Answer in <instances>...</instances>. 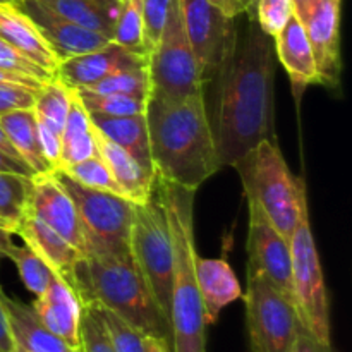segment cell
<instances>
[{
  "instance_id": "cell-1",
  "label": "cell",
  "mask_w": 352,
  "mask_h": 352,
  "mask_svg": "<svg viewBox=\"0 0 352 352\" xmlns=\"http://www.w3.org/2000/svg\"><path fill=\"white\" fill-rule=\"evenodd\" d=\"M237 30L229 57L212 79L208 113L219 168L234 167L263 140H274V38L254 16Z\"/></svg>"
},
{
  "instance_id": "cell-2",
  "label": "cell",
  "mask_w": 352,
  "mask_h": 352,
  "mask_svg": "<svg viewBox=\"0 0 352 352\" xmlns=\"http://www.w3.org/2000/svg\"><path fill=\"white\" fill-rule=\"evenodd\" d=\"M144 117L157 181L196 191L220 170L205 89L184 98L150 95Z\"/></svg>"
},
{
  "instance_id": "cell-3",
  "label": "cell",
  "mask_w": 352,
  "mask_h": 352,
  "mask_svg": "<svg viewBox=\"0 0 352 352\" xmlns=\"http://www.w3.org/2000/svg\"><path fill=\"white\" fill-rule=\"evenodd\" d=\"M155 191L167 213L174 246V272L168 308L172 352H206L208 323L196 280V191L162 181H157Z\"/></svg>"
},
{
  "instance_id": "cell-4",
  "label": "cell",
  "mask_w": 352,
  "mask_h": 352,
  "mask_svg": "<svg viewBox=\"0 0 352 352\" xmlns=\"http://www.w3.org/2000/svg\"><path fill=\"white\" fill-rule=\"evenodd\" d=\"M74 291L81 302H96L150 337L170 342V323L129 256L88 254L76 267Z\"/></svg>"
},
{
  "instance_id": "cell-5",
  "label": "cell",
  "mask_w": 352,
  "mask_h": 352,
  "mask_svg": "<svg viewBox=\"0 0 352 352\" xmlns=\"http://www.w3.org/2000/svg\"><path fill=\"white\" fill-rule=\"evenodd\" d=\"M248 201L263 210L275 229L291 239L306 184L289 168L275 140H263L236 165Z\"/></svg>"
},
{
  "instance_id": "cell-6",
  "label": "cell",
  "mask_w": 352,
  "mask_h": 352,
  "mask_svg": "<svg viewBox=\"0 0 352 352\" xmlns=\"http://www.w3.org/2000/svg\"><path fill=\"white\" fill-rule=\"evenodd\" d=\"M291 253L292 305L299 322L308 336H311L327 352H332L329 292L309 223L308 196L301 199L298 222L291 236Z\"/></svg>"
},
{
  "instance_id": "cell-7",
  "label": "cell",
  "mask_w": 352,
  "mask_h": 352,
  "mask_svg": "<svg viewBox=\"0 0 352 352\" xmlns=\"http://www.w3.org/2000/svg\"><path fill=\"white\" fill-rule=\"evenodd\" d=\"M55 177L78 208L88 239V254L129 256L134 203L120 195L85 188L62 170H55Z\"/></svg>"
},
{
  "instance_id": "cell-8",
  "label": "cell",
  "mask_w": 352,
  "mask_h": 352,
  "mask_svg": "<svg viewBox=\"0 0 352 352\" xmlns=\"http://www.w3.org/2000/svg\"><path fill=\"white\" fill-rule=\"evenodd\" d=\"M131 254L155 301L168 320L174 246L167 213L157 191L148 201L134 205Z\"/></svg>"
},
{
  "instance_id": "cell-9",
  "label": "cell",
  "mask_w": 352,
  "mask_h": 352,
  "mask_svg": "<svg viewBox=\"0 0 352 352\" xmlns=\"http://www.w3.org/2000/svg\"><path fill=\"white\" fill-rule=\"evenodd\" d=\"M150 95L184 98L205 89L184 30L179 0H170L160 38L146 55Z\"/></svg>"
},
{
  "instance_id": "cell-10",
  "label": "cell",
  "mask_w": 352,
  "mask_h": 352,
  "mask_svg": "<svg viewBox=\"0 0 352 352\" xmlns=\"http://www.w3.org/2000/svg\"><path fill=\"white\" fill-rule=\"evenodd\" d=\"M244 305L251 352H289L305 332L291 299L258 272L248 270Z\"/></svg>"
},
{
  "instance_id": "cell-11",
  "label": "cell",
  "mask_w": 352,
  "mask_h": 352,
  "mask_svg": "<svg viewBox=\"0 0 352 352\" xmlns=\"http://www.w3.org/2000/svg\"><path fill=\"white\" fill-rule=\"evenodd\" d=\"M182 21L203 86L208 85L237 38L236 17H229L208 0H179Z\"/></svg>"
},
{
  "instance_id": "cell-12",
  "label": "cell",
  "mask_w": 352,
  "mask_h": 352,
  "mask_svg": "<svg viewBox=\"0 0 352 352\" xmlns=\"http://www.w3.org/2000/svg\"><path fill=\"white\" fill-rule=\"evenodd\" d=\"M340 9L342 0H292V12L308 36L320 85L340 81Z\"/></svg>"
},
{
  "instance_id": "cell-13",
  "label": "cell",
  "mask_w": 352,
  "mask_h": 352,
  "mask_svg": "<svg viewBox=\"0 0 352 352\" xmlns=\"http://www.w3.org/2000/svg\"><path fill=\"white\" fill-rule=\"evenodd\" d=\"M250 226H248V270L267 277L278 291L292 301L291 239L278 232L263 210L248 201Z\"/></svg>"
},
{
  "instance_id": "cell-14",
  "label": "cell",
  "mask_w": 352,
  "mask_h": 352,
  "mask_svg": "<svg viewBox=\"0 0 352 352\" xmlns=\"http://www.w3.org/2000/svg\"><path fill=\"white\" fill-rule=\"evenodd\" d=\"M28 210L69 241L82 256H88V239L81 217L69 192L55 177V172L33 175Z\"/></svg>"
},
{
  "instance_id": "cell-15",
  "label": "cell",
  "mask_w": 352,
  "mask_h": 352,
  "mask_svg": "<svg viewBox=\"0 0 352 352\" xmlns=\"http://www.w3.org/2000/svg\"><path fill=\"white\" fill-rule=\"evenodd\" d=\"M17 9L26 14L54 52L58 64L76 55L93 52L109 43V38L64 19L38 0H17Z\"/></svg>"
},
{
  "instance_id": "cell-16",
  "label": "cell",
  "mask_w": 352,
  "mask_h": 352,
  "mask_svg": "<svg viewBox=\"0 0 352 352\" xmlns=\"http://www.w3.org/2000/svg\"><path fill=\"white\" fill-rule=\"evenodd\" d=\"M30 308L45 329L69 346L81 349L82 302L67 280L55 275Z\"/></svg>"
},
{
  "instance_id": "cell-17",
  "label": "cell",
  "mask_w": 352,
  "mask_h": 352,
  "mask_svg": "<svg viewBox=\"0 0 352 352\" xmlns=\"http://www.w3.org/2000/svg\"><path fill=\"white\" fill-rule=\"evenodd\" d=\"M146 64V58L134 55L120 45L109 41L93 52L62 60L55 78L69 89H88L120 69Z\"/></svg>"
},
{
  "instance_id": "cell-18",
  "label": "cell",
  "mask_w": 352,
  "mask_h": 352,
  "mask_svg": "<svg viewBox=\"0 0 352 352\" xmlns=\"http://www.w3.org/2000/svg\"><path fill=\"white\" fill-rule=\"evenodd\" d=\"M16 234L50 267L55 275L74 285L76 267L85 256L69 241L50 229L31 210H28L23 217Z\"/></svg>"
},
{
  "instance_id": "cell-19",
  "label": "cell",
  "mask_w": 352,
  "mask_h": 352,
  "mask_svg": "<svg viewBox=\"0 0 352 352\" xmlns=\"http://www.w3.org/2000/svg\"><path fill=\"white\" fill-rule=\"evenodd\" d=\"M96 148H98V155L112 172L117 184L122 189L124 198L133 201L134 205H140L153 196L157 175L151 168L144 167L133 155L127 153L119 144L107 140L98 131H96Z\"/></svg>"
},
{
  "instance_id": "cell-20",
  "label": "cell",
  "mask_w": 352,
  "mask_h": 352,
  "mask_svg": "<svg viewBox=\"0 0 352 352\" xmlns=\"http://www.w3.org/2000/svg\"><path fill=\"white\" fill-rule=\"evenodd\" d=\"M196 280L208 325H213L219 320L226 306L243 298V291L232 267L222 258L196 256Z\"/></svg>"
},
{
  "instance_id": "cell-21",
  "label": "cell",
  "mask_w": 352,
  "mask_h": 352,
  "mask_svg": "<svg viewBox=\"0 0 352 352\" xmlns=\"http://www.w3.org/2000/svg\"><path fill=\"white\" fill-rule=\"evenodd\" d=\"M0 40L43 67L52 76L57 74V57L33 21L16 6H0Z\"/></svg>"
},
{
  "instance_id": "cell-22",
  "label": "cell",
  "mask_w": 352,
  "mask_h": 352,
  "mask_svg": "<svg viewBox=\"0 0 352 352\" xmlns=\"http://www.w3.org/2000/svg\"><path fill=\"white\" fill-rule=\"evenodd\" d=\"M274 50L287 71L296 91H302L306 86L318 82V69L313 48L305 30L294 16L274 38Z\"/></svg>"
},
{
  "instance_id": "cell-23",
  "label": "cell",
  "mask_w": 352,
  "mask_h": 352,
  "mask_svg": "<svg viewBox=\"0 0 352 352\" xmlns=\"http://www.w3.org/2000/svg\"><path fill=\"white\" fill-rule=\"evenodd\" d=\"M3 306L9 316L10 330L21 352H81V349L69 346L65 340L45 329L33 309L9 296L2 294Z\"/></svg>"
},
{
  "instance_id": "cell-24",
  "label": "cell",
  "mask_w": 352,
  "mask_h": 352,
  "mask_svg": "<svg viewBox=\"0 0 352 352\" xmlns=\"http://www.w3.org/2000/svg\"><path fill=\"white\" fill-rule=\"evenodd\" d=\"M91 124L100 134L119 144L120 148L140 160L144 167L153 170L148 141V126L144 113L138 116H100L89 113ZM155 172V170H153Z\"/></svg>"
},
{
  "instance_id": "cell-25",
  "label": "cell",
  "mask_w": 352,
  "mask_h": 352,
  "mask_svg": "<svg viewBox=\"0 0 352 352\" xmlns=\"http://www.w3.org/2000/svg\"><path fill=\"white\" fill-rule=\"evenodd\" d=\"M64 19L112 41L120 0H38Z\"/></svg>"
},
{
  "instance_id": "cell-26",
  "label": "cell",
  "mask_w": 352,
  "mask_h": 352,
  "mask_svg": "<svg viewBox=\"0 0 352 352\" xmlns=\"http://www.w3.org/2000/svg\"><path fill=\"white\" fill-rule=\"evenodd\" d=\"M93 155H98L95 126L79 96L72 89L71 109L60 134V168L86 160Z\"/></svg>"
},
{
  "instance_id": "cell-27",
  "label": "cell",
  "mask_w": 352,
  "mask_h": 352,
  "mask_svg": "<svg viewBox=\"0 0 352 352\" xmlns=\"http://www.w3.org/2000/svg\"><path fill=\"white\" fill-rule=\"evenodd\" d=\"M0 126H2L3 133H6L7 140L10 141L14 150L30 165L34 175L54 172L41 153L33 109L14 110V112L3 113V116H0Z\"/></svg>"
},
{
  "instance_id": "cell-28",
  "label": "cell",
  "mask_w": 352,
  "mask_h": 352,
  "mask_svg": "<svg viewBox=\"0 0 352 352\" xmlns=\"http://www.w3.org/2000/svg\"><path fill=\"white\" fill-rule=\"evenodd\" d=\"M71 100L72 89L62 85L57 78L43 82L36 91V98H34V119L54 133L62 134L69 109H71Z\"/></svg>"
},
{
  "instance_id": "cell-29",
  "label": "cell",
  "mask_w": 352,
  "mask_h": 352,
  "mask_svg": "<svg viewBox=\"0 0 352 352\" xmlns=\"http://www.w3.org/2000/svg\"><path fill=\"white\" fill-rule=\"evenodd\" d=\"M31 186L33 177L0 172V219L12 227L14 234L30 206Z\"/></svg>"
},
{
  "instance_id": "cell-30",
  "label": "cell",
  "mask_w": 352,
  "mask_h": 352,
  "mask_svg": "<svg viewBox=\"0 0 352 352\" xmlns=\"http://www.w3.org/2000/svg\"><path fill=\"white\" fill-rule=\"evenodd\" d=\"M112 41L131 54L146 58L148 47L144 41L141 0H120L119 14L113 24Z\"/></svg>"
},
{
  "instance_id": "cell-31",
  "label": "cell",
  "mask_w": 352,
  "mask_h": 352,
  "mask_svg": "<svg viewBox=\"0 0 352 352\" xmlns=\"http://www.w3.org/2000/svg\"><path fill=\"white\" fill-rule=\"evenodd\" d=\"M88 113L100 116H138L146 110L148 98L119 93H95L89 89H74Z\"/></svg>"
},
{
  "instance_id": "cell-32",
  "label": "cell",
  "mask_w": 352,
  "mask_h": 352,
  "mask_svg": "<svg viewBox=\"0 0 352 352\" xmlns=\"http://www.w3.org/2000/svg\"><path fill=\"white\" fill-rule=\"evenodd\" d=\"M88 305L96 316L102 322L103 329H105L107 336H109L110 344H112L113 351L116 352H144V339L146 336L141 333L140 330L134 329L131 323L126 320L120 318L110 309L103 308V306L96 305V302H82Z\"/></svg>"
},
{
  "instance_id": "cell-33",
  "label": "cell",
  "mask_w": 352,
  "mask_h": 352,
  "mask_svg": "<svg viewBox=\"0 0 352 352\" xmlns=\"http://www.w3.org/2000/svg\"><path fill=\"white\" fill-rule=\"evenodd\" d=\"M58 170H62L65 175H69L72 181H76L78 184L85 186V188L88 189L113 192V195L124 196L122 189L117 184L112 172H110V168L107 167V164L103 162V158L100 157V155H93V157L86 158V160L67 165V167H62L58 168Z\"/></svg>"
},
{
  "instance_id": "cell-34",
  "label": "cell",
  "mask_w": 352,
  "mask_h": 352,
  "mask_svg": "<svg viewBox=\"0 0 352 352\" xmlns=\"http://www.w3.org/2000/svg\"><path fill=\"white\" fill-rule=\"evenodd\" d=\"M95 93H119V95L150 96V79H148L146 64L136 65V67L120 69L113 74L107 76L95 86L88 88Z\"/></svg>"
},
{
  "instance_id": "cell-35",
  "label": "cell",
  "mask_w": 352,
  "mask_h": 352,
  "mask_svg": "<svg viewBox=\"0 0 352 352\" xmlns=\"http://www.w3.org/2000/svg\"><path fill=\"white\" fill-rule=\"evenodd\" d=\"M292 16V0H256L254 6V19L270 38L277 36Z\"/></svg>"
},
{
  "instance_id": "cell-36",
  "label": "cell",
  "mask_w": 352,
  "mask_h": 352,
  "mask_svg": "<svg viewBox=\"0 0 352 352\" xmlns=\"http://www.w3.org/2000/svg\"><path fill=\"white\" fill-rule=\"evenodd\" d=\"M0 69L7 72H12L16 76H21V78L31 79L34 82H40V85L55 78V76H52L43 67H40L33 60L24 57L23 54L14 50L10 45H7L2 40H0Z\"/></svg>"
},
{
  "instance_id": "cell-37",
  "label": "cell",
  "mask_w": 352,
  "mask_h": 352,
  "mask_svg": "<svg viewBox=\"0 0 352 352\" xmlns=\"http://www.w3.org/2000/svg\"><path fill=\"white\" fill-rule=\"evenodd\" d=\"M81 352H116L102 322L88 305H82Z\"/></svg>"
},
{
  "instance_id": "cell-38",
  "label": "cell",
  "mask_w": 352,
  "mask_h": 352,
  "mask_svg": "<svg viewBox=\"0 0 352 352\" xmlns=\"http://www.w3.org/2000/svg\"><path fill=\"white\" fill-rule=\"evenodd\" d=\"M170 0H141V14H143V31L146 41L148 54L160 38L167 21Z\"/></svg>"
},
{
  "instance_id": "cell-39",
  "label": "cell",
  "mask_w": 352,
  "mask_h": 352,
  "mask_svg": "<svg viewBox=\"0 0 352 352\" xmlns=\"http://www.w3.org/2000/svg\"><path fill=\"white\" fill-rule=\"evenodd\" d=\"M36 91V88H31L23 82L0 81V116L14 110L33 109Z\"/></svg>"
},
{
  "instance_id": "cell-40",
  "label": "cell",
  "mask_w": 352,
  "mask_h": 352,
  "mask_svg": "<svg viewBox=\"0 0 352 352\" xmlns=\"http://www.w3.org/2000/svg\"><path fill=\"white\" fill-rule=\"evenodd\" d=\"M208 2L236 19L239 16H254V6H256V0H208Z\"/></svg>"
},
{
  "instance_id": "cell-41",
  "label": "cell",
  "mask_w": 352,
  "mask_h": 352,
  "mask_svg": "<svg viewBox=\"0 0 352 352\" xmlns=\"http://www.w3.org/2000/svg\"><path fill=\"white\" fill-rule=\"evenodd\" d=\"M2 287H0V351L2 352H17V344L14 340L12 330H10L9 316H7L6 306L2 301Z\"/></svg>"
},
{
  "instance_id": "cell-42",
  "label": "cell",
  "mask_w": 352,
  "mask_h": 352,
  "mask_svg": "<svg viewBox=\"0 0 352 352\" xmlns=\"http://www.w3.org/2000/svg\"><path fill=\"white\" fill-rule=\"evenodd\" d=\"M0 172H12V174L28 175V177L34 175V172L31 170L26 162L19 160V158L12 157V155L6 153L2 150H0Z\"/></svg>"
},
{
  "instance_id": "cell-43",
  "label": "cell",
  "mask_w": 352,
  "mask_h": 352,
  "mask_svg": "<svg viewBox=\"0 0 352 352\" xmlns=\"http://www.w3.org/2000/svg\"><path fill=\"white\" fill-rule=\"evenodd\" d=\"M289 352H327L313 339L311 336H308L306 332L299 333V337L296 339V342L292 344V347L289 349Z\"/></svg>"
},
{
  "instance_id": "cell-44",
  "label": "cell",
  "mask_w": 352,
  "mask_h": 352,
  "mask_svg": "<svg viewBox=\"0 0 352 352\" xmlns=\"http://www.w3.org/2000/svg\"><path fill=\"white\" fill-rule=\"evenodd\" d=\"M144 352H172V346L168 340L160 337L146 336L144 339Z\"/></svg>"
},
{
  "instance_id": "cell-45",
  "label": "cell",
  "mask_w": 352,
  "mask_h": 352,
  "mask_svg": "<svg viewBox=\"0 0 352 352\" xmlns=\"http://www.w3.org/2000/svg\"><path fill=\"white\" fill-rule=\"evenodd\" d=\"M0 150L6 151V153H9V155H12V157L19 158V160H23V158H21L19 155H17V151L12 148V144H10V141L7 140V136H6V133H3L2 126H0ZM23 162H24V160H23Z\"/></svg>"
},
{
  "instance_id": "cell-46",
  "label": "cell",
  "mask_w": 352,
  "mask_h": 352,
  "mask_svg": "<svg viewBox=\"0 0 352 352\" xmlns=\"http://www.w3.org/2000/svg\"><path fill=\"white\" fill-rule=\"evenodd\" d=\"M0 232H7V234H10V236H12V234H14V229H12V227L9 226V223L6 222V220L0 219Z\"/></svg>"
},
{
  "instance_id": "cell-47",
  "label": "cell",
  "mask_w": 352,
  "mask_h": 352,
  "mask_svg": "<svg viewBox=\"0 0 352 352\" xmlns=\"http://www.w3.org/2000/svg\"><path fill=\"white\" fill-rule=\"evenodd\" d=\"M17 0H0V6H16Z\"/></svg>"
},
{
  "instance_id": "cell-48",
  "label": "cell",
  "mask_w": 352,
  "mask_h": 352,
  "mask_svg": "<svg viewBox=\"0 0 352 352\" xmlns=\"http://www.w3.org/2000/svg\"><path fill=\"white\" fill-rule=\"evenodd\" d=\"M17 352H21V351H17Z\"/></svg>"
},
{
  "instance_id": "cell-49",
  "label": "cell",
  "mask_w": 352,
  "mask_h": 352,
  "mask_svg": "<svg viewBox=\"0 0 352 352\" xmlns=\"http://www.w3.org/2000/svg\"><path fill=\"white\" fill-rule=\"evenodd\" d=\"M0 352H2V351H0Z\"/></svg>"
}]
</instances>
